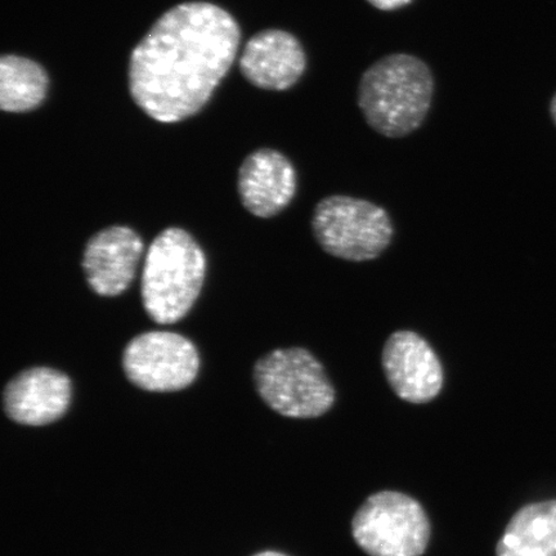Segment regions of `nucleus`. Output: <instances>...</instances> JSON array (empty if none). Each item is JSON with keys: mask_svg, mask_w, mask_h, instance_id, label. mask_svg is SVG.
I'll use <instances>...</instances> for the list:
<instances>
[{"mask_svg": "<svg viewBox=\"0 0 556 556\" xmlns=\"http://www.w3.org/2000/svg\"><path fill=\"white\" fill-rule=\"evenodd\" d=\"M551 115L553 117L554 124L556 125V93L554 94L551 102Z\"/></svg>", "mask_w": 556, "mask_h": 556, "instance_id": "dca6fc26", "label": "nucleus"}, {"mask_svg": "<svg viewBox=\"0 0 556 556\" xmlns=\"http://www.w3.org/2000/svg\"><path fill=\"white\" fill-rule=\"evenodd\" d=\"M496 556H556V500L530 504L514 514Z\"/></svg>", "mask_w": 556, "mask_h": 556, "instance_id": "ddd939ff", "label": "nucleus"}, {"mask_svg": "<svg viewBox=\"0 0 556 556\" xmlns=\"http://www.w3.org/2000/svg\"><path fill=\"white\" fill-rule=\"evenodd\" d=\"M367 2L380 11H395L412 3L413 0H367Z\"/></svg>", "mask_w": 556, "mask_h": 556, "instance_id": "2eb2a0df", "label": "nucleus"}, {"mask_svg": "<svg viewBox=\"0 0 556 556\" xmlns=\"http://www.w3.org/2000/svg\"><path fill=\"white\" fill-rule=\"evenodd\" d=\"M46 70L37 62L15 54L0 60V108L9 113H26L40 106L48 90Z\"/></svg>", "mask_w": 556, "mask_h": 556, "instance_id": "4468645a", "label": "nucleus"}, {"mask_svg": "<svg viewBox=\"0 0 556 556\" xmlns=\"http://www.w3.org/2000/svg\"><path fill=\"white\" fill-rule=\"evenodd\" d=\"M298 187L294 165L281 152L261 149L250 154L239 172L243 206L260 218H273L293 201Z\"/></svg>", "mask_w": 556, "mask_h": 556, "instance_id": "9b49d317", "label": "nucleus"}, {"mask_svg": "<svg viewBox=\"0 0 556 556\" xmlns=\"http://www.w3.org/2000/svg\"><path fill=\"white\" fill-rule=\"evenodd\" d=\"M254 381L267 406L293 419H315L336 403V389L325 367L305 348L267 353L254 366Z\"/></svg>", "mask_w": 556, "mask_h": 556, "instance_id": "20e7f679", "label": "nucleus"}, {"mask_svg": "<svg viewBox=\"0 0 556 556\" xmlns=\"http://www.w3.org/2000/svg\"><path fill=\"white\" fill-rule=\"evenodd\" d=\"M434 79L416 55H386L368 67L358 87V106L379 135L402 138L419 129L432 106Z\"/></svg>", "mask_w": 556, "mask_h": 556, "instance_id": "f03ea898", "label": "nucleus"}, {"mask_svg": "<svg viewBox=\"0 0 556 556\" xmlns=\"http://www.w3.org/2000/svg\"><path fill=\"white\" fill-rule=\"evenodd\" d=\"M205 274V254L189 232L172 227L159 233L146 254L142 275L148 315L160 325L178 323L197 302Z\"/></svg>", "mask_w": 556, "mask_h": 556, "instance_id": "7ed1b4c3", "label": "nucleus"}, {"mask_svg": "<svg viewBox=\"0 0 556 556\" xmlns=\"http://www.w3.org/2000/svg\"><path fill=\"white\" fill-rule=\"evenodd\" d=\"M125 375L149 392H177L197 379L200 357L191 340L169 331L143 332L123 354Z\"/></svg>", "mask_w": 556, "mask_h": 556, "instance_id": "0eeeda50", "label": "nucleus"}, {"mask_svg": "<svg viewBox=\"0 0 556 556\" xmlns=\"http://www.w3.org/2000/svg\"><path fill=\"white\" fill-rule=\"evenodd\" d=\"M240 38L238 23L218 5L174 7L131 52L129 89L137 106L160 123L198 114L231 68Z\"/></svg>", "mask_w": 556, "mask_h": 556, "instance_id": "f257e3e1", "label": "nucleus"}, {"mask_svg": "<svg viewBox=\"0 0 556 556\" xmlns=\"http://www.w3.org/2000/svg\"><path fill=\"white\" fill-rule=\"evenodd\" d=\"M72 401V381L50 367L21 371L4 388L7 416L23 426L40 427L59 420Z\"/></svg>", "mask_w": 556, "mask_h": 556, "instance_id": "9d476101", "label": "nucleus"}, {"mask_svg": "<svg viewBox=\"0 0 556 556\" xmlns=\"http://www.w3.org/2000/svg\"><path fill=\"white\" fill-rule=\"evenodd\" d=\"M354 541L370 556H421L430 540L427 513L400 492L368 497L352 521Z\"/></svg>", "mask_w": 556, "mask_h": 556, "instance_id": "423d86ee", "label": "nucleus"}, {"mask_svg": "<svg viewBox=\"0 0 556 556\" xmlns=\"http://www.w3.org/2000/svg\"><path fill=\"white\" fill-rule=\"evenodd\" d=\"M254 556H288V555H283L281 553H276V552H264L261 554H256Z\"/></svg>", "mask_w": 556, "mask_h": 556, "instance_id": "f3484780", "label": "nucleus"}, {"mask_svg": "<svg viewBox=\"0 0 556 556\" xmlns=\"http://www.w3.org/2000/svg\"><path fill=\"white\" fill-rule=\"evenodd\" d=\"M143 242L134 229L111 226L89 239L83 268L90 289L102 296H116L134 281Z\"/></svg>", "mask_w": 556, "mask_h": 556, "instance_id": "1a4fd4ad", "label": "nucleus"}, {"mask_svg": "<svg viewBox=\"0 0 556 556\" xmlns=\"http://www.w3.org/2000/svg\"><path fill=\"white\" fill-rule=\"evenodd\" d=\"M312 231L325 253L363 263L386 252L394 227L384 207L368 200L332 194L319 200L313 211Z\"/></svg>", "mask_w": 556, "mask_h": 556, "instance_id": "39448f33", "label": "nucleus"}, {"mask_svg": "<svg viewBox=\"0 0 556 556\" xmlns=\"http://www.w3.org/2000/svg\"><path fill=\"white\" fill-rule=\"evenodd\" d=\"M381 366L388 384L399 397L414 405L432 402L444 384L440 357L419 333L399 330L387 339Z\"/></svg>", "mask_w": 556, "mask_h": 556, "instance_id": "6e6552de", "label": "nucleus"}, {"mask_svg": "<svg viewBox=\"0 0 556 556\" xmlns=\"http://www.w3.org/2000/svg\"><path fill=\"white\" fill-rule=\"evenodd\" d=\"M307 58L301 41L283 30H264L248 41L240 59L241 73L253 86L287 90L305 72Z\"/></svg>", "mask_w": 556, "mask_h": 556, "instance_id": "f8f14e48", "label": "nucleus"}]
</instances>
